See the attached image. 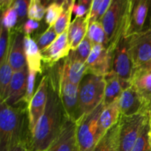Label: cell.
Masks as SVG:
<instances>
[{"instance_id":"obj_2","label":"cell","mask_w":151,"mask_h":151,"mask_svg":"<svg viewBox=\"0 0 151 151\" xmlns=\"http://www.w3.org/2000/svg\"><path fill=\"white\" fill-rule=\"evenodd\" d=\"M132 0H112L101 19L106 35V47L114 54L122 38H125L129 24Z\"/></svg>"},{"instance_id":"obj_37","label":"cell","mask_w":151,"mask_h":151,"mask_svg":"<svg viewBox=\"0 0 151 151\" xmlns=\"http://www.w3.org/2000/svg\"><path fill=\"white\" fill-rule=\"evenodd\" d=\"M37 72L34 71L28 70V76H27V91L25 94L24 101L25 103H30L32 97L34 95V86H35V78H36Z\"/></svg>"},{"instance_id":"obj_35","label":"cell","mask_w":151,"mask_h":151,"mask_svg":"<svg viewBox=\"0 0 151 151\" xmlns=\"http://www.w3.org/2000/svg\"><path fill=\"white\" fill-rule=\"evenodd\" d=\"M92 43L91 42L89 38L86 35L82 41V42L78 46L77 50H75V52L80 58L86 62L87 59H88V56H89L90 53H91V50H92Z\"/></svg>"},{"instance_id":"obj_1","label":"cell","mask_w":151,"mask_h":151,"mask_svg":"<svg viewBox=\"0 0 151 151\" xmlns=\"http://www.w3.org/2000/svg\"><path fill=\"white\" fill-rule=\"evenodd\" d=\"M67 119L58 90L50 80L45 111L38 120L27 144L28 151H44L56 139Z\"/></svg>"},{"instance_id":"obj_33","label":"cell","mask_w":151,"mask_h":151,"mask_svg":"<svg viewBox=\"0 0 151 151\" xmlns=\"http://www.w3.org/2000/svg\"><path fill=\"white\" fill-rule=\"evenodd\" d=\"M29 1L27 0H18L14 1L13 7L17 13L18 16V23H17V31H21V28L23 27L25 24V19L27 16L28 6H29Z\"/></svg>"},{"instance_id":"obj_8","label":"cell","mask_w":151,"mask_h":151,"mask_svg":"<svg viewBox=\"0 0 151 151\" xmlns=\"http://www.w3.org/2000/svg\"><path fill=\"white\" fill-rule=\"evenodd\" d=\"M58 94L68 119L76 122L79 119V86L72 83L62 69L58 73Z\"/></svg>"},{"instance_id":"obj_21","label":"cell","mask_w":151,"mask_h":151,"mask_svg":"<svg viewBox=\"0 0 151 151\" xmlns=\"http://www.w3.org/2000/svg\"><path fill=\"white\" fill-rule=\"evenodd\" d=\"M88 24H89L88 14L86 17L75 18L71 22L68 29L71 50L72 51L76 50L80 44L86 36Z\"/></svg>"},{"instance_id":"obj_15","label":"cell","mask_w":151,"mask_h":151,"mask_svg":"<svg viewBox=\"0 0 151 151\" xmlns=\"http://www.w3.org/2000/svg\"><path fill=\"white\" fill-rule=\"evenodd\" d=\"M151 1L148 0H132L129 24L125 38L143 31Z\"/></svg>"},{"instance_id":"obj_36","label":"cell","mask_w":151,"mask_h":151,"mask_svg":"<svg viewBox=\"0 0 151 151\" xmlns=\"http://www.w3.org/2000/svg\"><path fill=\"white\" fill-rule=\"evenodd\" d=\"M92 1L88 0H80L78 2L75 1L73 7V13L75 18L86 17L89 12Z\"/></svg>"},{"instance_id":"obj_23","label":"cell","mask_w":151,"mask_h":151,"mask_svg":"<svg viewBox=\"0 0 151 151\" xmlns=\"http://www.w3.org/2000/svg\"><path fill=\"white\" fill-rule=\"evenodd\" d=\"M104 78L106 86L103 104L104 106H106L118 100L124 89L119 77L113 70L111 71Z\"/></svg>"},{"instance_id":"obj_38","label":"cell","mask_w":151,"mask_h":151,"mask_svg":"<svg viewBox=\"0 0 151 151\" xmlns=\"http://www.w3.org/2000/svg\"><path fill=\"white\" fill-rule=\"evenodd\" d=\"M102 0H93L91 2V8L88 12V18H89V23L98 21L99 10H100V4Z\"/></svg>"},{"instance_id":"obj_7","label":"cell","mask_w":151,"mask_h":151,"mask_svg":"<svg viewBox=\"0 0 151 151\" xmlns=\"http://www.w3.org/2000/svg\"><path fill=\"white\" fill-rule=\"evenodd\" d=\"M126 38L134 70L151 64V27Z\"/></svg>"},{"instance_id":"obj_27","label":"cell","mask_w":151,"mask_h":151,"mask_svg":"<svg viewBox=\"0 0 151 151\" xmlns=\"http://www.w3.org/2000/svg\"><path fill=\"white\" fill-rule=\"evenodd\" d=\"M0 98L4 101L7 94L14 71L9 63L8 60L0 64Z\"/></svg>"},{"instance_id":"obj_5","label":"cell","mask_w":151,"mask_h":151,"mask_svg":"<svg viewBox=\"0 0 151 151\" xmlns=\"http://www.w3.org/2000/svg\"><path fill=\"white\" fill-rule=\"evenodd\" d=\"M104 104L84 114L76 122V135L79 151H94L99 140V119Z\"/></svg>"},{"instance_id":"obj_22","label":"cell","mask_w":151,"mask_h":151,"mask_svg":"<svg viewBox=\"0 0 151 151\" xmlns=\"http://www.w3.org/2000/svg\"><path fill=\"white\" fill-rule=\"evenodd\" d=\"M24 51L28 70L41 74V52L30 35H24Z\"/></svg>"},{"instance_id":"obj_13","label":"cell","mask_w":151,"mask_h":151,"mask_svg":"<svg viewBox=\"0 0 151 151\" xmlns=\"http://www.w3.org/2000/svg\"><path fill=\"white\" fill-rule=\"evenodd\" d=\"M44 151H79L77 142L76 122L67 118L58 137Z\"/></svg>"},{"instance_id":"obj_11","label":"cell","mask_w":151,"mask_h":151,"mask_svg":"<svg viewBox=\"0 0 151 151\" xmlns=\"http://www.w3.org/2000/svg\"><path fill=\"white\" fill-rule=\"evenodd\" d=\"M113 54L103 44L94 45L86 60L88 74L105 77L112 70Z\"/></svg>"},{"instance_id":"obj_16","label":"cell","mask_w":151,"mask_h":151,"mask_svg":"<svg viewBox=\"0 0 151 151\" xmlns=\"http://www.w3.org/2000/svg\"><path fill=\"white\" fill-rule=\"evenodd\" d=\"M27 66L22 70L14 72L7 94L3 102L10 106H14L21 100H24L27 91Z\"/></svg>"},{"instance_id":"obj_19","label":"cell","mask_w":151,"mask_h":151,"mask_svg":"<svg viewBox=\"0 0 151 151\" xmlns=\"http://www.w3.org/2000/svg\"><path fill=\"white\" fill-rule=\"evenodd\" d=\"M10 40L8 61L14 72L22 70L27 66L24 51V35L22 32L16 31Z\"/></svg>"},{"instance_id":"obj_6","label":"cell","mask_w":151,"mask_h":151,"mask_svg":"<svg viewBox=\"0 0 151 151\" xmlns=\"http://www.w3.org/2000/svg\"><path fill=\"white\" fill-rule=\"evenodd\" d=\"M150 113L147 112L131 116H120L118 151H131Z\"/></svg>"},{"instance_id":"obj_29","label":"cell","mask_w":151,"mask_h":151,"mask_svg":"<svg viewBox=\"0 0 151 151\" xmlns=\"http://www.w3.org/2000/svg\"><path fill=\"white\" fill-rule=\"evenodd\" d=\"M10 31L1 24L0 27V64L8 60L10 46Z\"/></svg>"},{"instance_id":"obj_30","label":"cell","mask_w":151,"mask_h":151,"mask_svg":"<svg viewBox=\"0 0 151 151\" xmlns=\"http://www.w3.org/2000/svg\"><path fill=\"white\" fill-rule=\"evenodd\" d=\"M63 11V1L61 2H52L47 8L45 15V20L49 27H53Z\"/></svg>"},{"instance_id":"obj_17","label":"cell","mask_w":151,"mask_h":151,"mask_svg":"<svg viewBox=\"0 0 151 151\" xmlns=\"http://www.w3.org/2000/svg\"><path fill=\"white\" fill-rule=\"evenodd\" d=\"M121 116H131L142 113H147L141 97L135 88L130 86L122 91L119 98Z\"/></svg>"},{"instance_id":"obj_9","label":"cell","mask_w":151,"mask_h":151,"mask_svg":"<svg viewBox=\"0 0 151 151\" xmlns=\"http://www.w3.org/2000/svg\"><path fill=\"white\" fill-rule=\"evenodd\" d=\"M112 70L119 77L123 89L131 86L134 66L128 52L126 38L120 40L114 52Z\"/></svg>"},{"instance_id":"obj_40","label":"cell","mask_w":151,"mask_h":151,"mask_svg":"<svg viewBox=\"0 0 151 151\" xmlns=\"http://www.w3.org/2000/svg\"><path fill=\"white\" fill-rule=\"evenodd\" d=\"M7 151H28L27 142H22L16 145L13 146Z\"/></svg>"},{"instance_id":"obj_34","label":"cell","mask_w":151,"mask_h":151,"mask_svg":"<svg viewBox=\"0 0 151 151\" xmlns=\"http://www.w3.org/2000/svg\"><path fill=\"white\" fill-rule=\"evenodd\" d=\"M18 23V16L14 7L11 6L9 8L1 10V24L5 27L10 31Z\"/></svg>"},{"instance_id":"obj_12","label":"cell","mask_w":151,"mask_h":151,"mask_svg":"<svg viewBox=\"0 0 151 151\" xmlns=\"http://www.w3.org/2000/svg\"><path fill=\"white\" fill-rule=\"evenodd\" d=\"M147 111L151 112V64L134 70L131 81Z\"/></svg>"},{"instance_id":"obj_39","label":"cell","mask_w":151,"mask_h":151,"mask_svg":"<svg viewBox=\"0 0 151 151\" xmlns=\"http://www.w3.org/2000/svg\"><path fill=\"white\" fill-rule=\"evenodd\" d=\"M38 27H39L38 22L28 19L24 24L23 27H22V30H23V33L24 34V35H30Z\"/></svg>"},{"instance_id":"obj_24","label":"cell","mask_w":151,"mask_h":151,"mask_svg":"<svg viewBox=\"0 0 151 151\" xmlns=\"http://www.w3.org/2000/svg\"><path fill=\"white\" fill-rule=\"evenodd\" d=\"M119 131V123L118 122L100 138L94 151H118Z\"/></svg>"},{"instance_id":"obj_10","label":"cell","mask_w":151,"mask_h":151,"mask_svg":"<svg viewBox=\"0 0 151 151\" xmlns=\"http://www.w3.org/2000/svg\"><path fill=\"white\" fill-rule=\"evenodd\" d=\"M50 78L44 76L28 105V128L30 134L33 132L38 120L45 111L49 94Z\"/></svg>"},{"instance_id":"obj_18","label":"cell","mask_w":151,"mask_h":151,"mask_svg":"<svg viewBox=\"0 0 151 151\" xmlns=\"http://www.w3.org/2000/svg\"><path fill=\"white\" fill-rule=\"evenodd\" d=\"M61 69L69 81L77 86L80 85L84 76L88 74L86 62L80 58L72 50L65 58Z\"/></svg>"},{"instance_id":"obj_31","label":"cell","mask_w":151,"mask_h":151,"mask_svg":"<svg viewBox=\"0 0 151 151\" xmlns=\"http://www.w3.org/2000/svg\"><path fill=\"white\" fill-rule=\"evenodd\" d=\"M47 8L39 0H31L28 6L27 17L31 20L39 22L46 15Z\"/></svg>"},{"instance_id":"obj_3","label":"cell","mask_w":151,"mask_h":151,"mask_svg":"<svg viewBox=\"0 0 151 151\" xmlns=\"http://www.w3.org/2000/svg\"><path fill=\"white\" fill-rule=\"evenodd\" d=\"M24 126V110L1 102L0 147L7 151L13 146L26 142L22 138Z\"/></svg>"},{"instance_id":"obj_32","label":"cell","mask_w":151,"mask_h":151,"mask_svg":"<svg viewBox=\"0 0 151 151\" xmlns=\"http://www.w3.org/2000/svg\"><path fill=\"white\" fill-rule=\"evenodd\" d=\"M57 37L58 35L56 33L55 30L54 26L49 27L47 30L38 37V38L35 42H36L37 45H38L41 52H42L47 48H48L54 42L55 40L57 38Z\"/></svg>"},{"instance_id":"obj_25","label":"cell","mask_w":151,"mask_h":151,"mask_svg":"<svg viewBox=\"0 0 151 151\" xmlns=\"http://www.w3.org/2000/svg\"><path fill=\"white\" fill-rule=\"evenodd\" d=\"M75 1H63V11L54 25V29L58 35L69 29L71 24V17L73 13V7Z\"/></svg>"},{"instance_id":"obj_4","label":"cell","mask_w":151,"mask_h":151,"mask_svg":"<svg viewBox=\"0 0 151 151\" xmlns=\"http://www.w3.org/2000/svg\"><path fill=\"white\" fill-rule=\"evenodd\" d=\"M105 78L87 74L79 85V116L90 113L103 103L105 97ZM79 118V119H80Z\"/></svg>"},{"instance_id":"obj_26","label":"cell","mask_w":151,"mask_h":151,"mask_svg":"<svg viewBox=\"0 0 151 151\" xmlns=\"http://www.w3.org/2000/svg\"><path fill=\"white\" fill-rule=\"evenodd\" d=\"M131 151H151V113L147 116Z\"/></svg>"},{"instance_id":"obj_20","label":"cell","mask_w":151,"mask_h":151,"mask_svg":"<svg viewBox=\"0 0 151 151\" xmlns=\"http://www.w3.org/2000/svg\"><path fill=\"white\" fill-rule=\"evenodd\" d=\"M121 116L119 99L104 106L99 119V134L101 138L111 128L119 122Z\"/></svg>"},{"instance_id":"obj_41","label":"cell","mask_w":151,"mask_h":151,"mask_svg":"<svg viewBox=\"0 0 151 151\" xmlns=\"http://www.w3.org/2000/svg\"><path fill=\"white\" fill-rule=\"evenodd\" d=\"M14 1L13 0H1L0 1V7L1 10H4L5 9L9 8L13 5Z\"/></svg>"},{"instance_id":"obj_14","label":"cell","mask_w":151,"mask_h":151,"mask_svg":"<svg viewBox=\"0 0 151 151\" xmlns=\"http://www.w3.org/2000/svg\"><path fill=\"white\" fill-rule=\"evenodd\" d=\"M68 29L58 35L54 42L48 48L41 52L42 60L44 63L52 66L58 61L66 58L69 55L71 52V47L69 41Z\"/></svg>"},{"instance_id":"obj_28","label":"cell","mask_w":151,"mask_h":151,"mask_svg":"<svg viewBox=\"0 0 151 151\" xmlns=\"http://www.w3.org/2000/svg\"><path fill=\"white\" fill-rule=\"evenodd\" d=\"M86 35L92 43L93 46L97 44H103L106 47V32L103 24L99 21L89 23Z\"/></svg>"}]
</instances>
